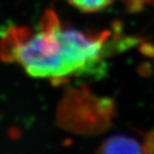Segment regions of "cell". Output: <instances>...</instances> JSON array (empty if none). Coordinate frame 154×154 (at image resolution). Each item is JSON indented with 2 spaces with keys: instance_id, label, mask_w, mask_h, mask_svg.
Returning <instances> with one entry per match:
<instances>
[{
  "instance_id": "6da1fadb",
  "label": "cell",
  "mask_w": 154,
  "mask_h": 154,
  "mask_svg": "<svg viewBox=\"0 0 154 154\" xmlns=\"http://www.w3.org/2000/svg\"><path fill=\"white\" fill-rule=\"evenodd\" d=\"M106 34H87L62 26L47 11L35 27L8 26L0 34V58L29 76L51 82L88 75L108 54Z\"/></svg>"
},
{
  "instance_id": "7a4b0ae2",
  "label": "cell",
  "mask_w": 154,
  "mask_h": 154,
  "mask_svg": "<svg viewBox=\"0 0 154 154\" xmlns=\"http://www.w3.org/2000/svg\"><path fill=\"white\" fill-rule=\"evenodd\" d=\"M96 154H146V150L137 139L118 135L106 139Z\"/></svg>"
},
{
  "instance_id": "3957f363",
  "label": "cell",
  "mask_w": 154,
  "mask_h": 154,
  "mask_svg": "<svg viewBox=\"0 0 154 154\" xmlns=\"http://www.w3.org/2000/svg\"><path fill=\"white\" fill-rule=\"evenodd\" d=\"M66 1L76 9L87 13L103 11L113 2V0H66Z\"/></svg>"
}]
</instances>
